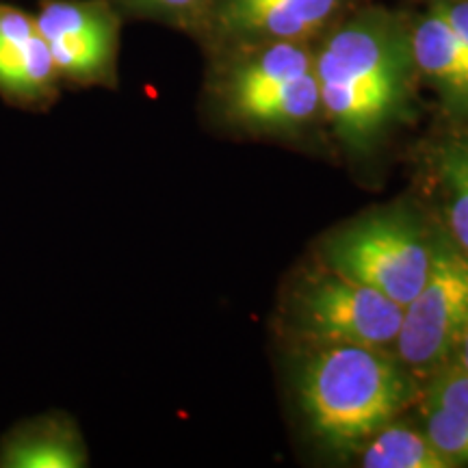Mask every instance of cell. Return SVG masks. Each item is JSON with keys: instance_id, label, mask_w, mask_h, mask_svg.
<instances>
[{"instance_id": "obj_14", "label": "cell", "mask_w": 468, "mask_h": 468, "mask_svg": "<svg viewBox=\"0 0 468 468\" xmlns=\"http://www.w3.org/2000/svg\"><path fill=\"white\" fill-rule=\"evenodd\" d=\"M122 16L200 31L210 0H111Z\"/></svg>"}, {"instance_id": "obj_10", "label": "cell", "mask_w": 468, "mask_h": 468, "mask_svg": "<svg viewBox=\"0 0 468 468\" xmlns=\"http://www.w3.org/2000/svg\"><path fill=\"white\" fill-rule=\"evenodd\" d=\"M87 464L83 438L61 412L22 420L0 438L3 468H80Z\"/></svg>"}, {"instance_id": "obj_17", "label": "cell", "mask_w": 468, "mask_h": 468, "mask_svg": "<svg viewBox=\"0 0 468 468\" xmlns=\"http://www.w3.org/2000/svg\"><path fill=\"white\" fill-rule=\"evenodd\" d=\"M434 7L444 16L468 50V0H434Z\"/></svg>"}, {"instance_id": "obj_8", "label": "cell", "mask_w": 468, "mask_h": 468, "mask_svg": "<svg viewBox=\"0 0 468 468\" xmlns=\"http://www.w3.org/2000/svg\"><path fill=\"white\" fill-rule=\"evenodd\" d=\"M61 90L35 14L0 0V98L17 111L46 113Z\"/></svg>"}, {"instance_id": "obj_2", "label": "cell", "mask_w": 468, "mask_h": 468, "mask_svg": "<svg viewBox=\"0 0 468 468\" xmlns=\"http://www.w3.org/2000/svg\"><path fill=\"white\" fill-rule=\"evenodd\" d=\"M417 395L401 360L378 347L330 345L306 362L300 403L313 434L335 452H360Z\"/></svg>"}, {"instance_id": "obj_18", "label": "cell", "mask_w": 468, "mask_h": 468, "mask_svg": "<svg viewBox=\"0 0 468 468\" xmlns=\"http://www.w3.org/2000/svg\"><path fill=\"white\" fill-rule=\"evenodd\" d=\"M458 356H460V367H464L468 371V332H466L464 341H462V345H460Z\"/></svg>"}, {"instance_id": "obj_9", "label": "cell", "mask_w": 468, "mask_h": 468, "mask_svg": "<svg viewBox=\"0 0 468 468\" xmlns=\"http://www.w3.org/2000/svg\"><path fill=\"white\" fill-rule=\"evenodd\" d=\"M412 52L419 76L434 87L444 107L468 120V50L434 3L412 22Z\"/></svg>"}, {"instance_id": "obj_4", "label": "cell", "mask_w": 468, "mask_h": 468, "mask_svg": "<svg viewBox=\"0 0 468 468\" xmlns=\"http://www.w3.org/2000/svg\"><path fill=\"white\" fill-rule=\"evenodd\" d=\"M468 332V254L449 239L431 241L430 271L403 306L397 356L406 367L436 368L458 354Z\"/></svg>"}, {"instance_id": "obj_5", "label": "cell", "mask_w": 468, "mask_h": 468, "mask_svg": "<svg viewBox=\"0 0 468 468\" xmlns=\"http://www.w3.org/2000/svg\"><path fill=\"white\" fill-rule=\"evenodd\" d=\"M122 17L111 0H39L35 22L63 87L115 85Z\"/></svg>"}, {"instance_id": "obj_12", "label": "cell", "mask_w": 468, "mask_h": 468, "mask_svg": "<svg viewBox=\"0 0 468 468\" xmlns=\"http://www.w3.org/2000/svg\"><path fill=\"white\" fill-rule=\"evenodd\" d=\"M365 468H452L458 466L438 452L427 434L386 425L362 447Z\"/></svg>"}, {"instance_id": "obj_11", "label": "cell", "mask_w": 468, "mask_h": 468, "mask_svg": "<svg viewBox=\"0 0 468 468\" xmlns=\"http://www.w3.org/2000/svg\"><path fill=\"white\" fill-rule=\"evenodd\" d=\"M226 107L228 113L248 126L292 128L306 124L321 111L317 69Z\"/></svg>"}, {"instance_id": "obj_3", "label": "cell", "mask_w": 468, "mask_h": 468, "mask_svg": "<svg viewBox=\"0 0 468 468\" xmlns=\"http://www.w3.org/2000/svg\"><path fill=\"white\" fill-rule=\"evenodd\" d=\"M327 267L408 306L423 286L431 239L406 215H376L336 232L325 245Z\"/></svg>"}, {"instance_id": "obj_15", "label": "cell", "mask_w": 468, "mask_h": 468, "mask_svg": "<svg viewBox=\"0 0 468 468\" xmlns=\"http://www.w3.org/2000/svg\"><path fill=\"white\" fill-rule=\"evenodd\" d=\"M425 434L455 464H468V419L444 408L427 406Z\"/></svg>"}, {"instance_id": "obj_16", "label": "cell", "mask_w": 468, "mask_h": 468, "mask_svg": "<svg viewBox=\"0 0 468 468\" xmlns=\"http://www.w3.org/2000/svg\"><path fill=\"white\" fill-rule=\"evenodd\" d=\"M427 406L444 408L458 417L468 419V371L455 365L444 368L431 379L427 388Z\"/></svg>"}, {"instance_id": "obj_1", "label": "cell", "mask_w": 468, "mask_h": 468, "mask_svg": "<svg viewBox=\"0 0 468 468\" xmlns=\"http://www.w3.org/2000/svg\"><path fill=\"white\" fill-rule=\"evenodd\" d=\"M319 39L321 111L349 148H367L410 113L419 76L412 25L395 11L368 7L338 17Z\"/></svg>"}, {"instance_id": "obj_6", "label": "cell", "mask_w": 468, "mask_h": 468, "mask_svg": "<svg viewBox=\"0 0 468 468\" xmlns=\"http://www.w3.org/2000/svg\"><path fill=\"white\" fill-rule=\"evenodd\" d=\"M297 310V321L313 338L378 349L397 341L403 319L399 303L336 273L310 284L302 292Z\"/></svg>"}, {"instance_id": "obj_13", "label": "cell", "mask_w": 468, "mask_h": 468, "mask_svg": "<svg viewBox=\"0 0 468 468\" xmlns=\"http://www.w3.org/2000/svg\"><path fill=\"white\" fill-rule=\"evenodd\" d=\"M438 172L447 189V215L455 243L468 254V142H449L438 150Z\"/></svg>"}, {"instance_id": "obj_7", "label": "cell", "mask_w": 468, "mask_h": 468, "mask_svg": "<svg viewBox=\"0 0 468 468\" xmlns=\"http://www.w3.org/2000/svg\"><path fill=\"white\" fill-rule=\"evenodd\" d=\"M349 0H210L200 31L219 46L313 42Z\"/></svg>"}]
</instances>
